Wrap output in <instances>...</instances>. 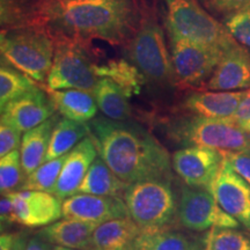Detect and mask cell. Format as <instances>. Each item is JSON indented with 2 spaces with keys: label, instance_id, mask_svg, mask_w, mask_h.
<instances>
[{
  "label": "cell",
  "instance_id": "1",
  "mask_svg": "<svg viewBox=\"0 0 250 250\" xmlns=\"http://www.w3.org/2000/svg\"><path fill=\"white\" fill-rule=\"evenodd\" d=\"M140 21L136 0H37L29 26L44 28L54 40L118 45L131 39Z\"/></svg>",
  "mask_w": 250,
  "mask_h": 250
},
{
  "label": "cell",
  "instance_id": "2",
  "mask_svg": "<svg viewBox=\"0 0 250 250\" xmlns=\"http://www.w3.org/2000/svg\"><path fill=\"white\" fill-rule=\"evenodd\" d=\"M88 126L100 158L124 182L171 177L169 153L140 124L102 116L93 118Z\"/></svg>",
  "mask_w": 250,
  "mask_h": 250
},
{
  "label": "cell",
  "instance_id": "3",
  "mask_svg": "<svg viewBox=\"0 0 250 250\" xmlns=\"http://www.w3.org/2000/svg\"><path fill=\"white\" fill-rule=\"evenodd\" d=\"M1 59L39 83H44L51 70L55 40L44 28L4 29L0 40Z\"/></svg>",
  "mask_w": 250,
  "mask_h": 250
},
{
  "label": "cell",
  "instance_id": "4",
  "mask_svg": "<svg viewBox=\"0 0 250 250\" xmlns=\"http://www.w3.org/2000/svg\"><path fill=\"white\" fill-rule=\"evenodd\" d=\"M123 199L129 215L143 230L170 228V225L177 223L179 198L170 177L131 183Z\"/></svg>",
  "mask_w": 250,
  "mask_h": 250
},
{
  "label": "cell",
  "instance_id": "5",
  "mask_svg": "<svg viewBox=\"0 0 250 250\" xmlns=\"http://www.w3.org/2000/svg\"><path fill=\"white\" fill-rule=\"evenodd\" d=\"M166 133L174 143L186 146H203L223 153L250 148V137L230 118L202 116L181 117L167 124Z\"/></svg>",
  "mask_w": 250,
  "mask_h": 250
},
{
  "label": "cell",
  "instance_id": "6",
  "mask_svg": "<svg viewBox=\"0 0 250 250\" xmlns=\"http://www.w3.org/2000/svg\"><path fill=\"white\" fill-rule=\"evenodd\" d=\"M126 56L147 81L161 86L176 85L164 30L154 18L142 19L138 28L127 41Z\"/></svg>",
  "mask_w": 250,
  "mask_h": 250
},
{
  "label": "cell",
  "instance_id": "7",
  "mask_svg": "<svg viewBox=\"0 0 250 250\" xmlns=\"http://www.w3.org/2000/svg\"><path fill=\"white\" fill-rule=\"evenodd\" d=\"M166 4V28L168 35L217 46L232 48L237 42L228 33L225 24L211 17L197 0H164Z\"/></svg>",
  "mask_w": 250,
  "mask_h": 250
},
{
  "label": "cell",
  "instance_id": "8",
  "mask_svg": "<svg viewBox=\"0 0 250 250\" xmlns=\"http://www.w3.org/2000/svg\"><path fill=\"white\" fill-rule=\"evenodd\" d=\"M99 79L86 45L72 40H55L54 62L45 83L46 88L93 93Z\"/></svg>",
  "mask_w": 250,
  "mask_h": 250
},
{
  "label": "cell",
  "instance_id": "9",
  "mask_svg": "<svg viewBox=\"0 0 250 250\" xmlns=\"http://www.w3.org/2000/svg\"><path fill=\"white\" fill-rule=\"evenodd\" d=\"M169 43L175 80L179 86L202 85L212 76L226 51L175 35H169Z\"/></svg>",
  "mask_w": 250,
  "mask_h": 250
},
{
  "label": "cell",
  "instance_id": "10",
  "mask_svg": "<svg viewBox=\"0 0 250 250\" xmlns=\"http://www.w3.org/2000/svg\"><path fill=\"white\" fill-rule=\"evenodd\" d=\"M177 223L192 232L213 228H239L240 223L225 212L210 190L183 186L180 189Z\"/></svg>",
  "mask_w": 250,
  "mask_h": 250
},
{
  "label": "cell",
  "instance_id": "11",
  "mask_svg": "<svg viewBox=\"0 0 250 250\" xmlns=\"http://www.w3.org/2000/svg\"><path fill=\"white\" fill-rule=\"evenodd\" d=\"M173 169L184 184L210 190L224 162V153L203 146H186L171 155Z\"/></svg>",
  "mask_w": 250,
  "mask_h": 250
},
{
  "label": "cell",
  "instance_id": "12",
  "mask_svg": "<svg viewBox=\"0 0 250 250\" xmlns=\"http://www.w3.org/2000/svg\"><path fill=\"white\" fill-rule=\"evenodd\" d=\"M210 191L221 208L250 233V184L233 169L225 156Z\"/></svg>",
  "mask_w": 250,
  "mask_h": 250
},
{
  "label": "cell",
  "instance_id": "13",
  "mask_svg": "<svg viewBox=\"0 0 250 250\" xmlns=\"http://www.w3.org/2000/svg\"><path fill=\"white\" fill-rule=\"evenodd\" d=\"M12 193L14 223L23 227H45L62 217V202L54 193L19 190Z\"/></svg>",
  "mask_w": 250,
  "mask_h": 250
},
{
  "label": "cell",
  "instance_id": "14",
  "mask_svg": "<svg viewBox=\"0 0 250 250\" xmlns=\"http://www.w3.org/2000/svg\"><path fill=\"white\" fill-rule=\"evenodd\" d=\"M62 217L101 225L130 215L123 198L78 192L64 199Z\"/></svg>",
  "mask_w": 250,
  "mask_h": 250
},
{
  "label": "cell",
  "instance_id": "15",
  "mask_svg": "<svg viewBox=\"0 0 250 250\" xmlns=\"http://www.w3.org/2000/svg\"><path fill=\"white\" fill-rule=\"evenodd\" d=\"M56 112L48 93L37 87L1 108V120L14 125L21 132H27L49 120Z\"/></svg>",
  "mask_w": 250,
  "mask_h": 250
},
{
  "label": "cell",
  "instance_id": "16",
  "mask_svg": "<svg viewBox=\"0 0 250 250\" xmlns=\"http://www.w3.org/2000/svg\"><path fill=\"white\" fill-rule=\"evenodd\" d=\"M98 154L95 144L88 134L67 153L57 183L51 193L59 199H66L67 197L77 193L90 165L98 158Z\"/></svg>",
  "mask_w": 250,
  "mask_h": 250
},
{
  "label": "cell",
  "instance_id": "17",
  "mask_svg": "<svg viewBox=\"0 0 250 250\" xmlns=\"http://www.w3.org/2000/svg\"><path fill=\"white\" fill-rule=\"evenodd\" d=\"M208 90L250 88V54L239 44L227 49L206 83Z\"/></svg>",
  "mask_w": 250,
  "mask_h": 250
},
{
  "label": "cell",
  "instance_id": "18",
  "mask_svg": "<svg viewBox=\"0 0 250 250\" xmlns=\"http://www.w3.org/2000/svg\"><path fill=\"white\" fill-rule=\"evenodd\" d=\"M247 90H208L187 96L182 103L184 110L193 116L208 118H232Z\"/></svg>",
  "mask_w": 250,
  "mask_h": 250
},
{
  "label": "cell",
  "instance_id": "19",
  "mask_svg": "<svg viewBox=\"0 0 250 250\" xmlns=\"http://www.w3.org/2000/svg\"><path fill=\"white\" fill-rule=\"evenodd\" d=\"M98 226L99 225L76 219L64 218L45 226L39 234L51 245L79 250H92L93 233Z\"/></svg>",
  "mask_w": 250,
  "mask_h": 250
},
{
  "label": "cell",
  "instance_id": "20",
  "mask_svg": "<svg viewBox=\"0 0 250 250\" xmlns=\"http://www.w3.org/2000/svg\"><path fill=\"white\" fill-rule=\"evenodd\" d=\"M45 92L62 117L81 123H88L96 117L99 107L92 93L81 89L48 88Z\"/></svg>",
  "mask_w": 250,
  "mask_h": 250
},
{
  "label": "cell",
  "instance_id": "21",
  "mask_svg": "<svg viewBox=\"0 0 250 250\" xmlns=\"http://www.w3.org/2000/svg\"><path fill=\"white\" fill-rule=\"evenodd\" d=\"M59 115L55 114L49 120L43 122L39 126L34 127L23 133L22 142L20 146L21 162L26 175L33 173L45 160L46 152H48L50 138Z\"/></svg>",
  "mask_w": 250,
  "mask_h": 250
},
{
  "label": "cell",
  "instance_id": "22",
  "mask_svg": "<svg viewBox=\"0 0 250 250\" xmlns=\"http://www.w3.org/2000/svg\"><path fill=\"white\" fill-rule=\"evenodd\" d=\"M143 229L131 217L112 219L99 225L93 233V249H118L132 246Z\"/></svg>",
  "mask_w": 250,
  "mask_h": 250
},
{
  "label": "cell",
  "instance_id": "23",
  "mask_svg": "<svg viewBox=\"0 0 250 250\" xmlns=\"http://www.w3.org/2000/svg\"><path fill=\"white\" fill-rule=\"evenodd\" d=\"M127 187L129 183L120 179L99 156L90 165L85 179L83 180L78 189V192L124 198Z\"/></svg>",
  "mask_w": 250,
  "mask_h": 250
},
{
  "label": "cell",
  "instance_id": "24",
  "mask_svg": "<svg viewBox=\"0 0 250 250\" xmlns=\"http://www.w3.org/2000/svg\"><path fill=\"white\" fill-rule=\"evenodd\" d=\"M92 94L105 117L115 121H127L132 116L130 98L109 78H100Z\"/></svg>",
  "mask_w": 250,
  "mask_h": 250
},
{
  "label": "cell",
  "instance_id": "25",
  "mask_svg": "<svg viewBox=\"0 0 250 250\" xmlns=\"http://www.w3.org/2000/svg\"><path fill=\"white\" fill-rule=\"evenodd\" d=\"M186 234L171 228L143 230L132 243V250H206Z\"/></svg>",
  "mask_w": 250,
  "mask_h": 250
},
{
  "label": "cell",
  "instance_id": "26",
  "mask_svg": "<svg viewBox=\"0 0 250 250\" xmlns=\"http://www.w3.org/2000/svg\"><path fill=\"white\" fill-rule=\"evenodd\" d=\"M95 73L99 78H109L115 81L129 98L139 94L147 81L133 62L124 58L109 59L101 65L95 64Z\"/></svg>",
  "mask_w": 250,
  "mask_h": 250
},
{
  "label": "cell",
  "instance_id": "27",
  "mask_svg": "<svg viewBox=\"0 0 250 250\" xmlns=\"http://www.w3.org/2000/svg\"><path fill=\"white\" fill-rule=\"evenodd\" d=\"M88 134V123H81L65 117H59L50 138L44 162L67 154L71 149L76 147L78 143H80Z\"/></svg>",
  "mask_w": 250,
  "mask_h": 250
},
{
  "label": "cell",
  "instance_id": "28",
  "mask_svg": "<svg viewBox=\"0 0 250 250\" xmlns=\"http://www.w3.org/2000/svg\"><path fill=\"white\" fill-rule=\"evenodd\" d=\"M36 81L1 59L0 67V108L36 89Z\"/></svg>",
  "mask_w": 250,
  "mask_h": 250
},
{
  "label": "cell",
  "instance_id": "29",
  "mask_svg": "<svg viewBox=\"0 0 250 250\" xmlns=\"http://www.w3.org/2000/svg\"><path fill=\"white\" fill-rule=\"evenodd\" d=\"M66 156L67 154H64L59 158L43 162L36 170L28 175L20 190H39V191L51 192L57 183Z\"/></svg>",
  "mask_w": 250,
  "mask_h": 250
},
{
  "label": "cell",
  "instance_id": "30",
  "mask_svg": "<svg viewBox=\"0 0 250 250\" xmlns=\"http://www.w3.org/2000/svg\"><path fill=\"white\" fill-rule=\"evenodd\" d=\"M20 149L1 156L0 159V190L1 193L19 191L26 180Z\"/></svg>",
  "mask_w": 250,
  "mask_h": 250
},
{
  "label": "cell",
  "instance_id": "31",
  "mask_svg": "<svg viewBox=\"0 0 250 250\" xmlns=\"http://www.w3.org/2000/svg\"><path fill=\"white\" fill-rule=\"evenodd\" d=\"M206 242L208 250H250V234L237 228H213Z\"/></svg>",
  "mask_w": 250,
  "mask_h": 250
},
{
  "label": "cell",
  "instance_id": "32",
  "mask_svg": "<svg viewBox=\"0 0 250 250\" xmlns=\"http://www.w3.org/2000/svg\"><path fill=\"white\" fill-rule=\"evenodd\" d=\"M224 24L237 43L250 48V8L227 15Z\"/></svg>",
  "mask_w": 250,
  "mask_h": 250
},
{
  "label": "cell",
  "instance_id": "33",
  "mask_svg": "<svg viewBox=\"0 0 250 250\" xmlns=\"http://www.w3.org/2000/svg\"><path fill=\"white\" fill-rule=\"evenodd\" d=\"M21 142V131L7 121L0 120V156L20 149Z\"/></svg>",
  "mask_w": 250,
  "mask_h": 250
},
{
  "label": "cell",
  "instance_id": "34",
  "mask_svg": "<svg viewBox=\"0 0 250 250\" xmlns=\"http://www.w3.org/2000/svg\"><path fill=\"white\" fill-rule=\"evenodd\" d=\"M201 2L212 13L226 17L250 8V0H201Z\"/></svg>",
  "mask_w": 250,
  "mask_h": 250
},
{
  "label": "cell",
  "instance_id": "35",
  "mask_svg": "<svg viewBox=\"0 0 250 250\" xmlns=\"http://www.w3.org/2000/svg\"><path fill=\"white\" fill-rule=\"evenodd\" d=\"M225 159L229 162L233 169L240 174L250 184V148L237 152L224 153Z\"/></svg>",
  "mask_w": 250,
  "mask_h": 250
},
{
  "label": "cell",
  "instance_id": "36",
  "mask_svg": "<svg viewBox=\"0 0 250 250\" xmlns=\"http://www.w3.org/2000/svg\"><path fill=\"white\" fill-rule=\"evenodd\" d=\"M0 219L1 224L14 223V212H13V199L12 193H1L0 199Z\"/></svg>",
  "mask_w": 250,
  "mask_h": 250
},
{
  "label": "cell",
  "instance_id": "37",
  "mask_svg": "<svg viewBox=\"0 0 250 250\" xmlns=\"http://www.w3.org/2000/svg\"><path fill=\"white\" fill-rule=\"evenodd\" d=\"M230 120L236 122V123L240 125L250 121V88L247 89L245 98L242 99L236 112L234 114V116L230 118Z\"/></svg>",
  "mask_w": 250,
  "mask_h": 250
},
{
  "label": "cell",
  "instance_id": "38",
  "mask_svg": "<svg viewBox=\"0 0 250 250\" xmlns=\"http://www.w3.org/2000/svg\"><path fill=\"white\" fill-rule=\"evenodd\" d=\"M50 245L51 243L43 239L40 234H37V235L33 236L27 242L26 250H52Z\"/></svg>",
  "mask_w": 250,
  "mask_h": 250
},
{
  "label": "cell",
  "instance_id": "39",
  "mask_svg": "<svg viewBox=\"0 0 250 250\" xmlns=\"http://www.w3.org/2000/svg\"><path fill=\"white\" fill-rule=\"evenodd\" d=\"M17 235L9 233H2L0 236V250H12L17 241Z\"/></svg>",
  "mask_w": 250,
  "mask_h": 250
},
{
  "label": "cell",
  "instance_id": "40",
  "mask_svg": "<svg viewBox=\"0 0 250 250\" xmlns=\"http://www.w3.org/2000/svg\"><path fill=\"white\" fill-rule=\"evenodd\" d=\"M26 247H27L26 239H24L23 236H18L17 241H15L14 247L12 250H26Z\"/></svg>",
  "mask_w": 250,
  "mask_h": 250
},
{
  "label": "cell",
  "instance_id": "41",
  "mask_svg": "<svg viewBox=\"0 0 250 250\" xmlns=\"http://www.w3.org/2000/svg\"><path fill=\"white\" fill-rule=\"evenodd\" d=\"M241 126H242V129L246 131L247 133H248V136L250 137V121L249 122H247V123H243V124H241Z\"/></svg>",
  "mask_w": 250,
  "mask_h": 250
},
{
  "label": "cell",
  "instance_id": "42",
  "mask_svg": "<svg viewBox=\"0 0 250 250\" xmlns=\"http://www.w3.org/2000/svg\"><path fill=\"white\" fill-rule=\"evenodd\" d=\"M52 250H79V249H72V248H66V247H62V246H55Z\"/></svg>",
  "mask_w": 250,
  "mask_h": 250
},
{
  "label": "cell",
  "instance_id": "43",
  "mask_svg": "<svg viewBox=\"0 0 250 250\" xmlns=\"http://www.w3.org/2000/svg\"><path fill=\"white\" fill-rule=\"evenodd\" d=\"M92 250H132V248H131V246H130V247H126V248H118V249H96V248H94Z\"/></svg>",
  "mask_w": 250,
  "mask_h": 250
},
{
  "label": "cell",
  "instance_id": "44",
  "mask_svg": "<svg viewBox=\"0 0 250 250\" xmlns=\"http://www.w3.org/2000/svg\"><path fill=\"white\" fill-rule=\"evenodd\" d=\"M206 243H208V242H206ZM206 250H208V246H206Z\"/></svg>",
  "mask_w": 250,
  "mask_h": 250
}]
</instances>
